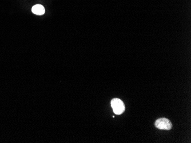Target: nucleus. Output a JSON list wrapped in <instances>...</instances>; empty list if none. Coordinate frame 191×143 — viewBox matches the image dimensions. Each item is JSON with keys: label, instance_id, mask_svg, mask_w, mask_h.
Returning <instances> with one entry per match:
<instances>
[{"label": "nucleus", "instance_id": "3", "mask_svg": "<svg viewBox=\"0 0 191 143\" xmlns=\"http://www.w3.org/2000/svg\"><path fill=\"white\" fill-rule=\"evenodd\" d=\"M32 12L37 15H43L45 13V8L42 5L37 4L34 5L32 9Z\"/></svg>", "mask_w": 191, "mask_h": 143}, {"label": "nucleus", "instance_id": "2", "mask_svg": "<svg viewBox=\"0 0 191 143\" xmlns=\"http://www.w3.org/2000/svg\"><path fill=\"white\" fill-rule=\"evenodd\" d=\"M156 128L159 129L170 130L172 128V124L171 121L166 118H160L156 120L155 123Z\"/></svg>", "mask_w": 191, "mask_h": 143}, {"label": "nucleus", "instance_id": "1", "mask_svg": "<svg viewBox=\"0 0 191 143\" xmlns=\"http://www.w3.org/2000/svg\"><path fill=\"white\" fill-rule=\"evenodd\" d=\"M111 106L114 113L117 115H120L125 110V106L124 103L118 98L113 99L111 101Z\"/></svg>", "mask_w": 191, "mask_h": 143}]
</instances>
